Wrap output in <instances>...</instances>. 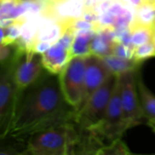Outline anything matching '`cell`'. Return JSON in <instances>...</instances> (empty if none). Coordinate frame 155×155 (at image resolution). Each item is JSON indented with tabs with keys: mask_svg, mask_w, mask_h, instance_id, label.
<instances>
[{
	"mask_svg": "<svg viewBox=\"0 0 155 155\" xmlns=\"http://www.w3.org/2000/svg\"><path fill=\"white\" fill-rule=\"evenodd\" d=\"M76 109L65 100L59 74L46 70L20 93L9 135L27 139L35 133L75 123Z\"/></svg>",
	"mask_w": 155,
	"mask_h": 155,
	"instance_id": "obj_1",
	"label": "cell"
},
{
	"mask_svg": "<svg viewBox=\"0 0 155 155\" xmlns=\"http://www.w3.org/2000/svg\"><path fill=\"white\" fill-rule=\"evenodd\" d=\"M76 123L54 126L29 135L26 139L25 154L73 155L78 139Z\"/></svg>",
	"mask_w": 155,
	"mask_h": 155,
	"instance_id": "obj_2",
	"label": "cell"
},
{
	"mask_svg": "<svg viewBox=\"0 0 155 155\" xmlns=\"http://www.w3.org/2000/svg\"><path fill=\"white\" fill-rule=\"evenodd\" d=\"M22 52L23 50L15 47L12 56L0 64V137L9 135L15 114L20 92L15 73Z\"/></svg>",
	"mask_w": 155,
	"mask_h": 155,
	"instance_id": "obj_3",
	"label": "cell"
},
{
	"mask_svg": "<svg viewBox=\"0 0 155 155\" xmlns=\"http://www.w3.org/2000/svg\"><path fill=\"white\" fill-rule=\"evenodd\" d=\"M117 76L111 74L106 81L94 90L76 111L75 123L82 128L91 129L103 119L110 101Z\"/></svg>",
	"mask_w": 155,
	"mask_h": 155,
	"instance_id": "obj_4",
	"label": "cell"
},
{
	"mask_svg": "<svg viewBox=\"0 0 155 155\" xmlns=\"http://www.w3.org/2000/svg\"><path fill=\"white\" fill-rule=\"evenodd\" d=\"M128 129L129 127L124 116L117 78L103 119L98 124L91 128V130L99 137L104 145H107L113 141L121 138Z\"/></svg>",
	"mask_w": 155,
	"mask_h": 155,
	"instance_id": "obj_5",
	"label": "cell"
},
{
	"mask_svg": "<svg viewBox=\"0 0 155 155\" xmlns=\"http://www.w3.org/2000/svg\"><path fill=\"white\" fill-rule=\"evenodd\" d=\"M86 56L73 57L59 74L62 93L67 103L78 110L85 100V73Z\"/></svg>",
	"mask_w": 155,
	"mask_h": 155,
	"instance_id": "obj_6",
	"label": "cell"
},
{
	"mask_svg": "<svg viewBox=\"0 0 155 155\" xmlns=\"http://www.w3.org/2000/svg\"><path fill=\"white\" fill-rule=\"evenodd\" d=\"M138 70L128 71L117 76L124 116L129 129L147 123L137 90Z\"/></svg>",
	"mask_w": 155,
	"mask_h": 155,
	"instance_id": "obj_7",
	"label": "cell"
},
{
	"mask_svg": "<svg viewBox=\"0 0 155 155\" xmlns=\"http://www.w3.org/2000/svg\"><path fill=\"white\" fill-rule=\"evenodd\" d=\"M45 68L41 54L33 51H23L15 67V78L16 86L21 93L33 84L43 74Z\"/></svg>",
	"mask_w": 155,
	"mask_h": 155,
	"instance_id": "obj_8",
	"label": "cell"
},
{
	"mask_svg": "<svg viewBox=\"0 0 155 155\" xmlns=\"http://www.w3.org/2000/svg\"><path fill=\"white\" fill-rule=\"evenodd\" d=\"M111 74H113L110 72L102 57L94 54L87 55L84 73L85 100L94 90L100 87Z\"/></svg>",
	"mask_w": 155,
	"mask_h": 155,
	"instance_id": "obj_9",
	"label": "cell"
},
{
	"mask_svg": "<svg viewBox=\"0 0 155 155\" xmlns=\"http://www.w3.org/2000/svg\"><path fill=\"white\" fill-rule=\"evenodd\" d=\"M41 58L45 70L54 74H59L72 59L71 46L59 39L41 54Z\"/></svg>",
	"mask_w": 155,
	"mask_h": 155,
	"instance_id": "obj_10",
	"label": "cell"
},
{
	"mask_svg": "<svg viewBox=\"0 0 155 155\" xmlns=\"http://www.w3.org/2000/svg\"><path fill=\"white\" fill-rule=\"evenodd\" d=\"M115 42V29L114 27H101L96 32L90 45L91 54L104 57L113 54Z\"/></svg>",
	"mask_w": 155,
	"mask_h": 155,
	"instance_id": "obj_11",
	"label": "cell"
},
{
	"mask_svg": "<svg viewBox=\"0 0 155 155\" xmlns=\"http://www.w3.org/2000/svg\"><path fill=\"white\" fill-rule=\"evenodd\" d=\"M137 90L141 102L143 111L147 118V121L155 118V94L146 86L140 74L139 70L137 72Z\"/></svg>",
	"mask_w": 155,
	"mask_h": 155,
	"instance_id": "obj_12",
	"label": "cell"
},
{
	"mask_svg": "<svg viewBox=\"0 0 155 155\" xmlns=\"http://www.w3.org/2000/svg\"><path fill=\"white\" fill-rule=\"evenodd\" d=\"M95 35V31L92 29L80 30L75 32L74 38L71 46V56H87L91 54L90 45Z\"/></svg>",
	"mask_w": 155,
	"mask_h": 155,
	"instance_id": "obj_13",
	"label": "cell"
},
{
	"mask_svg": "<svg viewBox=\"0 0 155 155\" xmlns=\"http://www.w3.org/2000/svg\"><path fill=\"white\" fill-rule=\"evenodd\" d=\"M102 58L104 61L110 72L116 76L124 73H126L128 71L139 69V66L141 64L140 63L136 62L134 59L122 58L115 54H109Z\"/></svg>",
	"mask_w": 155,
	"mask_h": 155,
	"instance_id": "obj_14",
	"label": "cell"
},
{
	"mask_svg": "<svg viewBox=\"0 0 155 155\" xmlns=\"http://www.w3.org/2000/svg\"><path fill=\"white\" fill-rule=\"evenodd\" d=\"M26 139L7 135L0 137V154L25 155Z\"/></svg>",
	"mask_w": 155,
	"mask_h": 155,
	"instance_id": "obj_15",
	"label": "cell"
},
{
	"mask_svg": "<svg viewBox=\"0 0 155 155\" xmlns=\"http://www.w3.org/2000/svg\"><path fill=\"white\" fill-rule=\"evenodd\" d=\"M134 22L153 26L155 23V1L143 0L134 10Z\"/></svg>",
	"mask_w": 155,
	"mask_h": 155,
	"instance_id": "obj_16",
	"label": "cell"
},
{
	"mask_svg": "<svg viewBox=\"0 0 155 155\" xmlns=\"http://www.w3.org/2000/svg\"><path fill=\"white\" fill-rule=\"evenodd\" d=\"M131 42L134 47L153 40V26L141 25L133 21L129 25Z\"/></svg>",
	"mask_w": 155,
	"mask_h": 155,
	"instance_id": "obj_17",
	"label": "cell"
},
{
	"mask_svg": "<svg viewBox=\"0 0 155 155\" xmlns=\"http://www.w3.org/2000/svg\"><path fill=\"white\" fill-rule=\"evenodd\" d=\"M22 1L0 0V26L5 27L17 19V12Z\"/></svg>",
	"mask_w": 155,
	"mask_h": 155,
	"instance_id": "obj_18",
	"label": "cell"
},
{
	"mask_svg": "<svg viewBox=\"0 0 155 155\" xmlns=\"http://www.w3.org/2000/svg\"><path fill=\"white\" fill-rule=\"evenodd\" d=\"M132 154V152L129 150L127 145L122 141L121 138H118L107 145H104L97 155H129Z\"/></svg>",
	"mask_w": 155,
	"mask_h": 155,
	"instance_id": "obj_19",
	"label": "cell"
},
{
	"mask_svg": "<svg viewBox=\"0 0 155 155\" xmlns=\"http://www.w3.org/2000/svg\"><path fill=\"white\" fill-rule=\"evenodd\" d=\"M151 57H155V45L153 40L134 48L133 58L136 62L141 64Z\"/></svg>",
	"mask_w": 155,
	"mask_h": 155,
	"instance_id": "obj_20",
	"label": "cell"
},
{
	"mask_svg": "<svg viewBox=\"0 0 155 155\" xmlns=\"http://www.w3.org/2000/svg\"><path fill=\"white\" fill-rule=\"evenodd\" d=\"M115 54L119 57L122 58H126V59H134V47L128 46L121 42L115 41L113 48V54Z\"/></svg>",
	"mask_w": 155,
	"mask_h": 155,
	"instance_id": "obj_21",
	"label": "cell"
},
{
	"mask_svg": "<svg viewBox=\"0 0 155 155\" xmlns=\"http://www.w3.org/2000/svg\"><path fill=\"white\" fill-rule=\"evenodd\" d=\"M15 50V46L14 45H5L0 43V64L8 60Z\"/></svg>",
	"mask_w": 155,
	"mask_h": 155,
	"instance_id": "obj_22",
	"label": "cell"
},
{
	"mask_svg": "<svg viewBox=\"0 0 155 155\" xmlns=\"http://www.w3.org/2000/svg\"><path fill=\"white\" fill-rule=\"evenodd\" d=\"M143 1V0H127V2H128L134 8L137 7Z\"/></svg>",
	"mask_w": 155,
	"mask_h": 155,
	"instance_id": "obj_23",
	"label": "cell"
},
{
	"mask_svg": "<svg viewBox=\"0 0 155 155\" xmlns=\"http://www.w3.org/2000/svg\"><path fill=\"white\" fill-rule=\"evenodd\" d=\"M147 124H148V125L153 130V132L155 133V118L154 119H150V120H148V121H147Z\"/></svg>",
	"mask_w": 155,
	"mask_h": 155,
	"instance_id": "obj_24",
	"label": "cell"
},
{
	"mask_svg": "<svg viewBox=\"0 0 155 155\" xmlns=\"http://www.w3.org/2000/svg\"><path fill=\"white\" fill-rule=\"evenodd\" d=\"M3 39H4V28L0 26V43H3Z\"/></svg>",
	"mask_w": 155,
	"mask_h": 155,
	"instance_id": "obj_25",
	"label": "cell"
},
{
	"mask_svg": "<svg viewBox=\"0 0 155 155\" xmlns=\"http://www.w3.org/2000/svg\"><path fill=\"white\" fill-rule=\"evenodd\" d=\"M153 44H154L155 45V27L153 26Z\"/></svg>",
	"mask_w": 155,
	"mask_h": 155,
	"instance_id": "obj_26",
	"label": "cell"
},
{
	"mask_svg": "<svg viewBox=\"0 0 155 155\" xmlns=\"http://www.w3.org/2000/svg\"><path fill=\"white\" fill-rule=\"evenodd\" d=\"M153 26H154V27H155V23H154V25H153Z\"/></svg>",
	"mask_w": 155,
	"mask_h": 155,
	"instance_id": "obj_27",
	"label": "cell"
},
{
	"mask_svg": "<svg viewBox=\"0 0 155 155\" xmlns=\"http://www.w3.org/2000/svg\"><path fill=\"white\" fill-rule=\"evenodd\" d=\"M154 1H155V0H154Z\"/></svg>",
	"mask_w": 155,
	"mask_h": 155,
	"instance_id": "obj_28",
	"label": "cell"
}]
</instances>
